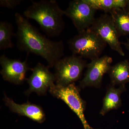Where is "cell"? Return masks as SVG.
<instances>
[{"mask_svg": "<svg viewBox=\"0 0 129 129\" xmlns=\"http://www.w3.org/2000/svg\"><path fill=\"white\" fill-rule=\"evenodd\" d=\"M14 17L17 26L14 36L19 49L40 56L46 61L48 67H54L64 55L62 41L49 39L19 13H15Z\"/></svg>", "mask_w": 129, "mask_h": 129, "instance_id": "6da1fadb", "label": "cell"}, {"mask_svg": "<svg viewBox=\"0 0 129 129\" xmlns=\"http://www.w3.org/2000/svg\"><path fill=\"white\" fill-rule=\"evenodd\" d=\"M64 11L55 0L32 1L23 12L27 19L35 20L48 36H60L65 27L63 16Z\"/></svg>", "mask_w": 129, "mask_h": 129, "instance_id": "7a4b0ae2", "label": "cell"}, {"mask_svg": "<svg viewBox=\"0 0 129 129\" xmlns=\"http://www.w3.org/2000/svg\"><path fill=\"white\" fill-rule=\"evenodd\" d=\"M68 44L73 55L91 60L100 57L107 44L90 28L70 39Z\"/></svg>", "mask_w": 129, "mask_h": 129, "instance_id": "3957f363", "label": "cell"}, {"mask_svg": "<svg viewBox=\"0 0 129 129\" xmlns=\"http://www.w3.org/2000/svg\"><path fill=\"white\" fill-rule=\"evenodd\" d=\"M87 65L86 61L79 56L72 55L61 58L54 66L56 85L66 86L74 83L80 78Z\"/></svg>", "mask_w": 129, "mask_h": 129, "instance_id": "277c9868", "label": "cell"}, {"mask_svg": "<svg viewBox=\"0 0 129 129\" xmlns=\"http://www.w3.org/2000/svg\"><path fill=\"white\" fill-rule=\"evenodd\" d=\"M49 90L53 96L63 101L76 114L81 121L84 129H99L91 127L86 120L84 115L85 102L81 97L79 89L74 83L66 86L55 84Z\"/></svg>", "mask_w": 129, "mask_h": 129, "instance_id": "5b68a950", "label": "cell"}, {"mask_svg": "<svg viewBox=\"0 0 129 129\" xmlns=\"http://www.w3.org/2000/svg\"><path fill=\"white\" fill-rule=\"evenodd\" d=\"M64 11V15L71 19L79 33L89 28L95 19L96 10L84 0L71 1Z\"/></svg>", "mask_w": 129, "mask_h": 129, "instance_id": "8992f818", "label": "cell"}, {"mask_svg": "<svg viewBox=\"0 0 129 129\" xmlns=\"http://www.w3.org/2000/svg\"><path fill=\"white\" fill-rule=\"evenodd\" d=\"M97 34L110 48L124 56L125 54L119 41V36L114 25L111 15L103 14L97 18L89 28Z\"/></svg>", "mask_w": 129, "mask_h": 129, "instance_id": "52a82bcc", "label": "cell"}, {"mask_svg": "<svg viewBox=\"0 0 129 129\" xmlns=\"http://www.w3.org/2000/svg\"><path fill=\"white\" fill-rule=\"evenodd\" d=\"M112 61V58L106 55L91 60L87 64L84 77L80 82V88L88 86L100 88L103 76L108 73Z\"/></svg>", "mask_w": 129, "mask_h": 129, "instance_id": "ba28073f", "label": "cell"}, {"mask_svg": "<svg viewBox=\"0 0 129 129\" xmlns=\"http://www.w3.org/2000/svg\"><path fill=\"white\" fill-rule=\"evenodd\" d=\"M32 74L27 79L29 88L26 92L29 95L35 92L39 95H44L52 86L56 79L55 74L49 71L48 67L39 62L32 69Z\"/></svg>", "mask_w": 129, "mask_h": 129, "instance_id": "9c48e42d", "label": "cell"}, {"mask_svg": "<svg viewBox=\"0 0 129 129\" xmlns=\"http://www.w3.org/2000/svg\"><path fill=\"white\" fill-rule=\"evenodd\" d=\"M0 63L2 68L1 74L3 79L15 84H22L27 80L26 73L32 69L28 66L27 59L21 61L9 58L5 55L1 56Z\"/></svg>", "mask_w": 129, "mask_h": 129, "instance_id": "30bf717a", "label": "cell"}, {"mask_svg": "<svg viewBox=\"0 0 129 129\" xmlns=\"http://www.w3.org/2000/svg\"><path fill=\"white\" fill-rule=\"evenodd\" d=\"M3 100L6 105L13 112L27 117L39 123L43 122L45 119V113L42 108L39 105L29 102L22 104H17L12 99L6 96H5Z\"/></svg>", "mask_w": 129, "mask_h": 129, "instance_id": "8fae6325", "label": "cell"}, {"mask_svg": "<svg viewBox=\"0 0 129 129\" xmlns=\"http://www.w3.org/2000/svg\"><path fill=\"white\" fill-rule=\"evenodd\" d=\"M125 90V85L120 86L118 88L112 85H109L103 101L100 114L104 115L111 110L119 108L122 105L120 96Z\"/></svg>", "mask_w": 129, "mask_h": 129, "instance_id": "7c38bea8", "label": "cell"}, {"mask_svg": "<svg viewBox=\"0 0 129 129\" xmlns=\"http://www.w3.org/2000/svg\"><path fill=\"white\" fill-rule=\"evenodd\" d=\"M108 73L112 85H125L129 82V62L125 60L111 66Z\"/></svg>", "mask_w": 129, "mask_h": 129, "instance_id": "4fadbf2b", "label": "cell"}, {"mask_svg": "<svg viewBox=\"0 0 129 129\" xmlns=\"http://www.w3.org/2000/svg\"><path fill=\"white\" fill-rule=\"evenodd\" d=\"M119 37L129 35V11L126 8L115 9L109 13Z\"/></svg>", "mask_w": 129, "mask_h": 129, "instance_id": "5bb4252c", "label": "cell"}, {"mask_svg": "<svg viewBox=\"0 0 129 129\" xmlns=\"http://www.w3.org/2000/svg\"><path fill=\"white\" fill-rule=\"evenodd\" d=\"M95 10L110 13L114 10L125 8L127 0H84Z\"/></svg>", "mask_w": 129, "mask_h": 129, "instance_id": "9a60e30c", "label": "cell"}, {"mask_svg": "<svg viewBox=\"0 0 129 129\" xmlns=\"http://www.w3.org/2000/svg\"><path fill=\"white\" fill-rule=\"evenodd\" d=\"M14 35L13 27L11 23L6 21L0 22V50L12 48L14 45L12 42Z\"/></svg>", "mask_w": 129, "mask_h": 129, "instance_id": "2e32d148", "label": "cell"}, {"mask_svg": "<svg viewBox=\"0 0 129 129\" xmlns=\"http://www.w3.org/2000/svg\"><path fill=\"white\" fill-rule=\"evenodd\" d=\"M22 1H23L22 0H1L0 6L8 9H14Z\"/></svg>", "mask_w": 129, "mask_h": 129, "instance_id": "e0dca14e", "label": "cell"}, {"mask_svg": "<svg viewBox=\"0 0 129 129\" xmlns=\"http://www.w3.org/2000/svg\"><path fill=\"white\" fill-rule=\"evenodd\" d=\"M122 44H123L125 47V48H127V50L129 51V39H127V41L126 42H122Z\"/></svg>", "mask_w": 129, "mask_h": 129, "instance_id": "ac0fdd59", "label": "cell"}, {"mask_svg": "<svg viewBox=\"0 0 129 129\" xmlns=\"http://www.w3.org/2000/svg\"><path fill=\"white\" fill-rule=\"evenodd\" d=\"M125 8L129 11V0H127V6Z\"/></svg>", "mask_w": 129, "mask_h": 129, "instance_id": "d6986e66", "label": "cell"}]
</instances>
